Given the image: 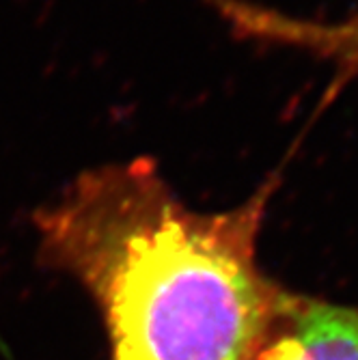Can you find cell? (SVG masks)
<instances>
[{
  "label": "cell",
  "instance_id": "3957f363",
  "mask_svg": "<svg viewBox=\"0 0 358 360\" xmlns=\"http://www.w3.org/2000/svg\"><path fill=\"white\" fill-rule=\"evenodd\" d=\"M264 360H358V304L294 289Z\"/></svg>",
  "mask_w": 358,
  "mask_h": 360
},
{
  "label": "cell",
  "instance_id": "7a4b0ae2",
  "mask_svg": "<svg viewBox=\"0 0 358 360\" xmlns=\"http://www.w3.org/2000/svg\"><path fill=\"white\" fill-rule=\"evenodd\" d=\"M218 15L236 37L309 54L335 68L339 80L358 76V11L343 20H309L250 3L212 0Z\"/></svg>",
  "mask_w": 358,
  "mask_h": 360
},
{
  "label": "cell",
  "instance_id": "6da1fadb",
  "mask_svg": "<svg viewBox=\"0 0 358 360\" xmlns=\"http://www.w3.org/2000/svg\"><path fill=\"white\" fill-rule=\"evenodd\" d=\"M276 190L201 212L149 158L113 162L37 210V255L91 296L108 360H264L294 293L259 261Z\"/></svg>",
  "mask_w": 358,
  "mask_h": 360
}]
</instances>
